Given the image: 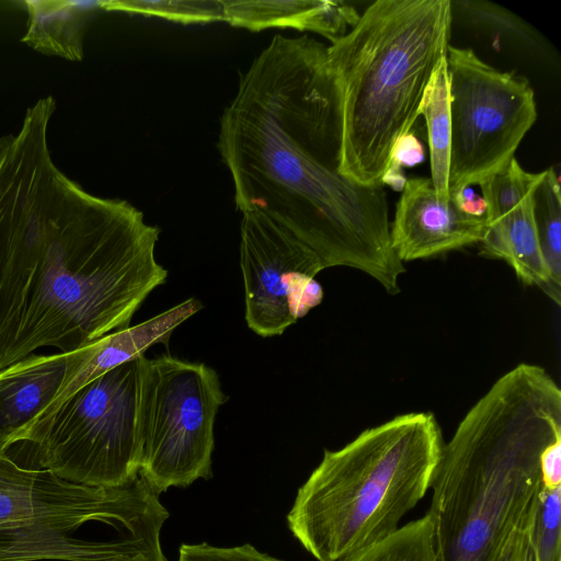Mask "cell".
<instances>
[{"instance_id":"cell-1","label":"cell","mask_w":561,"mask_h":561,"mask_svg":"<svg viewBox=\"0 0 561 561\" xmlns=\"http://www.w3.org/2000/svg\"><path fill=\"white\" fill-rule=\"evenodd\" d=\"M55 110L51 95L39 99L0 138V370L43 346L70 353L129 328L168 276L157 226L55 164Z\"/></svg>"},{"instance_id":"cell-2","label":"cell","mask_w":561,"mask_h":561,"mask_svg":"<svg viewBox=\"0 0 561 561\" xmlns=\"http://www.w3.org/2000/svg\"><path fill=\"white\" fill-rule=\"evenodd\" d=\"M339 146L328 47L275 35L240 75L220 117L217 147L237 209L283 226L324 268L358 270L396 295L405 270L392 249L385 187L339 173Z\"/></svg>"},{"instance_id":"cell-3","label":"cell","mask_w":561,"mask_h":561,"mask_svg":"<svg viewBox=\"0 0 561 561\" xmlns=\"http://www.w3.org/2000/svg\"><path fill=\"white\" fill-rule=\"evenodd\" d=\"M561 439V390L547 370L519 364L473 404L443 444L428 515L436 561H496L536 513L541 459Z\"/></svg>"},{"instance_id":"cell-4","label":"cell","mask_w":561,"mask_h":561,"mask_svg":"<svg viewBox=\"0 0 561 561\" xmlns=\"http://www.w3.org/2000/svg\"><path fill=\"white\" fill-rule=\"evenodd\" d=\"M451 0H377L328 47L340 127L337 172L381 184L391 150L410 133L446 57Z\"/></svg>"},{"instance_id":"cell-5","label":"cell","mask_w":561,"mask_h":561,"mask_svg":"<svg viewBox=\"0 0 561 561\" xmlns=\"http://www.w3.org/2000/svg\"><path fill=\"white\" fill-rule=\"evenodd\" d=\"M443 444L435 416L411 412L325 449L298 490L290 531L317 561H343L387 538L430 490Z\"/></svg>"},{"instance_id":"cell-6","label":"cell","mask_w":561,"mask_h":561,"mask_svg":"<svg viewBox=\"0 0 561 561\" xmlns=\"http://www.w3.org/2000/svg\"><path fill=\"white\" fill-rule=\"evenodd\" d=\"M142 356L85 383L38 419L21 442L37 463L82 485L116 488L139 474L138 404Z\"/></svg>"},{"instance_id":"cell-7","label":"cell","mask_w":561,"mask_h":561,"mask_svg":"<svg viewBox=\"0 0 561 561\" xmlns=\"http://www.w3.org/2000/svg\"><path fill=\"white\" fill-rule=\"evenodd\" d=\"M227 399L203 363L142 357L138 474L156 493L210 477L215 420Z\"/></svg>"},{"instance_id":"cell-8","label":"cell","mask_w":561,"mask_h":561,"mask_svg":"<svg viewBox=\"0 0 561 561\" xmlns=\"http://www.w3.org/2000/svg\"><path fill=\"white\" fill-rule=\"evenodd\" d=\"M450 95L448 194L480 185L514 159L537 119L528 80L500 71L470 48L449 45L446 55Z\"/></svg>"},{"instance_id":"cell-9","label":"cell","mask_w":561,"mask_h":561,"mask_svg":"<svg viewBox=\"0 0 561 561\" xmlns=\"http://www.w3.org/2000/svg\"><path fill=\"white\" fill-rule=\"evenodd\" d=\"M168 516L140 476L116 488L76 484L46 469L22 468L0 450V527L80 519L160 540Z\"/></svg>"},{"instance_id":"cell-10","label":"cell","mask_w":561,"mask_h":561,"mask_svg":"<svg viewBox=\"0 0 561 561\" xmlns=\"http://www.w3.org/2000/svg\"><path fill=\"white\" fill-rule=\"evenodd\" d=\"M241 214L245 320L262 337L280 335L321 304L323 289L314 276L324 267L308 245L266 215Z\"/></svg>"},{"instance_id":"cell-11","label":"cell","mask_w":561,"mask_h":561,"mask_svg":"<svg viewBox=\"0 0 561 561\" xmlns=\"http://www.w3.org/2000/svg\"><path fill=\"white\" fill-rule=\"evenodd\" d=\"M541 172L525 171L514 158L483 182L485 229L480 254L505 261L526 285L537 286L550 298L549 275L541 256L533 214V193Z\"/></svg>"},{"instance_id":"cell-12","label":"cell","mask_w":561,"mask_h":561,"mask_svg":"<svg viewBox=\"0 0 561 561\" xmlns=\"http://www.w3.org/2000/svg\"><path fill=\"white\" fill-rule=\"evenodd\" d=\"M485 216L463 213L449 195L438 198L431 179H408L390 227L392 249L403 262L426 259L479 243Z\"/></svg>"},{"instance_id":"cell-13","label":"cell","mask_w":561,"mask_h":561,"mask_svg":"<svg viewBox=\"0 0 561 561\" xmlns=\"http://www.w3.org/2000/svg\"><path fill=\"white\" fill-rule=\"evenodd\" d=\"M83 524L67 519L1 526L0 561H167L160 543L75 537Z\"/></svg>"},{"instance_id":"cell-14","label":"cell","mask_w":561,"mask_h":561,"mask_svg":"<svg viewBox=\"0 0 561 561\" xmlns=\"http://www.w3.org/2000/svg\"><path fill=\"white\" fill-rule=\"evenodd\" d=\"M82 348L28 356L0 370V450L21 442L50 408L78 364Z\"/></svg>"},{"instance_id":"cell-15","label":"cell","mask_w":561,"mask_h":561,"mask_svg":"<svg viewBox=\"0 0 561 561\" xmlns=\"http://www.w3.org/2000/svg\"><path fill=\"white\" fill-rule=\"evenodd\" d=\"M202 308L197 299L190 298L135 327L110 333L83 347L78 364L44 415L85 383L128 360L145 355V352L154 344L161 343L167 346L174 330Z\"/></svg>"},{"instance_id":"cell-16","label":"cell","mask_w":561,"mask_h":561,"mask_svg":"<svg viewBox=\"0 0 561 561\" xmlns=\"http://www.w3.org/2000/svg\"><path fill=\"white\" fill-rule=\"evenodd\" d=\"M225 21L250 31L295 28L311 31L331 44L357 23L359 14L344 1L331 0H222Z\"/></svg>"},{"instance_id":"cell-17","label":"cell","mask_w":561,"mask_h":561,"mask_svg":"<svg viewBox=\"0 0 561 561\" xmlns=\"http://www.w3.org/2000/svg\"><path fill=\"white\" fill-rule=\"evenodd\" d=\"M27 30L21 42L34 50L70 61L83 59L88 24L103 10V0H25Z\"/></svg>"},{"instance_id":"cell-18","label":"cell","mask_w":561,"mask_h":561,"mask_svg":"<svg viewBox=\"0 0 561 561\" xmlns=\"http://www.w3.org/2000/svg\"><path fill=\"white\" fill-rule=\"evenodd\" d=\"M419 114L425 118L431 158V181L443 202L448 201L450 159V95L446 57L435 68L424 92Z\"/></svg>"},{"instance_id":"cell-19","label":"cell","mask_w":561,"mask_h":561,"mask_svg":"<svg viewBox=\"0 0 561 561\" xmlns=\"http://www.w3.org/2000/svg\"><path fill=\"white\" fill-rule=\"evenodd\" d=\"M533 193V214L553 302H561V196L553 168L541 172Z\"/></svg>"},{"instance_id":"cell-20","label":"cell","mask_w":561,"mask_h":561,"mask_svg":"<svg viewBox=\"0 0 561 561\" xmlns=\"http://www.w3.org/2000/svg\"><path fill=\"white\" fill-rule=\"evenodd\" d=\"M343 561H436L431 516L426 513L400 526L387 538Z\"/></svg>"},{"instance_id":"cell-21","label":"cell","mask_w":561,"mask_h":561,"mask_svg":"<svg viewBox=\"0 0 561 561\" xmlns=\"http://www.w3.org/2000/svg\"><path fill=\"white\" fill-rule=\"evenodd\" d=\"M450 2L453 13L456 12L471 26L488 33L493 37L494 44L507 39L528 48H542V43L536 31L510 10L488 1L456 0Z\"/></svg>"},{"instance_id":"cell-22","label":"cell","mask_w":561,"mask_h":561,"mask_svg":"<svg viewBox=\"0 0 561 561\" xmlns=\"http://www.w3.org/2000/svg\"><path fill=\"white\" fill-rule=\"evenodd\" d=\"M103 10L154 15L184 24L218 22L226 18L222 0H103Z\"/></svg>"},{"instance_id":"cell-23","label":"cell","mask_w":561,"mask_h":561,"mask_svg":"<svg viewBox=\"0 0 561 561\" xmlns=\"http://www.w3.org/2000/svg\"><path fill=\"white\" fill-rule=\"evenodd\" d=\"M560 520L561 485L542 486L531 530L538 561H561Z\"/></svg>"},{"instance_id":"cell-24","label":"cell","mask_w":561,"mask_h":561,"mask_svg":"<svg viewBox=\"0 0 561 561\" xmlns=\"http://www.w3.org/2000/svg\"><path fill=\"white\" fill-rule=\"evenodd\" d=\"M424 160V149L415 135L410 131L394 144L390 160L380 183L397 192H402L407 183L404 168H413Z\"/></svg>"},{"instance_id":"cell-25","label":"cell","mask_w":561,"mask_h":561,"mask_svg":"<svg viewBox=\"0 0 561 561\" xmlns=\"http://www.w3.org/2000/svg\"><path fill=\"white\" fill-rule=\"evenodd\" d=\"M178 561H282L259 552L251 545L218 548L207 543L182 545Z\"/></svg>"},{"instance_id":"cell-26","label":"cell","mask_w":561,"mask_h":561,"mask_svg":"<svg viewBox=\"0 0 561 561\" xmlns=\"http://www.w3.org/2000/svg\"><path fill=\"white\" fill-rule=\"evenodd\" d=\"M537 511V510H536ZM530 517L527 522H525L523 525H520L518 528H516L508 539L506 540L505 545L501 549V552L496 559V561H520L525 547L527 545L529 535L531 533L534 519Z\"/></svg>"},{"instance_id":"cell-27","label":"cell","mask_w":561,"mask_h":561,"mask_svg":"<svg viewBox=\"0 0 561 561\" xmlns=\"http://www.w3.org/2000/svg\"><path fill=\"white\" fill-rule=\"evenodd\" d=\"M542 486L547 489L561 485V439L551 444L541 459Z\"/></svg>"},{"instance_id":"cell-28","label":"cell","mask_w":561,"mask_h":561,"mask_svg":"<svg viewBox=\"0 0 561 561\" xmlns=\"http://www.w3.org/2000/svg\"><path fill=\"white\" fill-rule=\"evenodd\" d=\"M449 195L463 213L476 217L485 216L486 205L483 197L476 194L470 186L449 192Z\"/></svg>"},{"instance_id":"cell-29","label":"cell","mask_w":561,"mask_h":561,"mask_svg":"<svg viewBox=\"0 0 561 561\" xmlns=\"http://www.w3.org/2000/svg\"><path fill=\"white\" fill-rule=\"evenodd\" d=\"M533 530V528H531ZM520 561H538L537 553L533 543L531 533L529 535L527 545L525 547L523 557Z\"/></svg>"}]
</instances>
